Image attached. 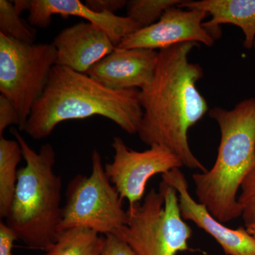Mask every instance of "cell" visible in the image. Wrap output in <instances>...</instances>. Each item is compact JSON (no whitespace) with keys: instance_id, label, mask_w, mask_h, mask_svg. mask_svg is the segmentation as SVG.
Segmentation results:
<instances>
[{"instance_id":"obj_1","label":"cell","mask_w":255,"mask_h":255,"mask_svg":"<svg viewBox=\"0 0 255 255\" xmlns=\"http://www.w3.org/2000/svg\"><path fill=\"white\" fill-rule=\"evenodd\" d=\"M199 43L186 42L159 50L155 75L149 86L140 90L143 117L137 134L148 145L164 146L191 169L207 172L191 151L189 128L209 112V106L196 87L203 78L200 65L188 60Z\"/></svg>"},{"instance_id":"obj_2","label":"cell","mask_w":255,"mask_h":255,"mask_svg":"<svg viewBox=\"0 0 255 255\" xmlns=\"http://www.w3.org/2000/svg\"><path fill=\"white\" fill-rule=\"evenodd\" d=\"M139 95V90H111L87 74L55 65L22 131L41 140L65 121L101 116L133 135L143 117Z\"/></svg>"},{"instance_id":"obj_3","label":"cell","mask_w":255,"mask_h":255,"mask_svg":"<svg viewBox=\"0 0 255 255\" xmlns=\"http://www.w3.org/2000/svg\"><path fill=\"white\" fill-rule=\"evenodd\" d=\"M221 130V142L212 168L192 175L198 201L222 223L243 214L238 192L255 165V98L231 110L216 107L209 112Z\"/></svg>"},{"instance_id":"obj_4","label":"cell","mask_w":255,"mask_h":255,"mask_svg":"<svg viewBox=\"0 0 255 255\" xmlns=\"http://www.w3.org/2000/svg\"><path fill=\"white\" fill-rule=\"evenodd\" d=\"M26 164L18 170L17 184L6 224L28 248L46 252L54 245L61 230L62 179L55 173L56 153L51 144L31 148L16 128Z\"/></svg>"},{"instance_id":"obj_5","label":"cell","mask_w":255,"mask_h":255,"mask_svg":"<svg viewBox=\"0 0 255 255\" xmlns=\"http://www.w3.org/2000/svg\"><path fill=\"white\" fill-rule=\"evenodd\" d=\"M127 222L116 233L137 255H177L190 251L192 230L182 219L177 191L164 182L143 202L129 206Z\"/></svg>"},{"instance_id":"obj_6","label":"cell","mask_w":255,"mask_h":255,"mask_svg":"<svg viewBox=\"0 0 255 255\" xmlns=\"http://www.w3.org/2000/svg\"><path fill=\"white\" fill-rule=\"evenodd\" d=\"M91 158L90 175L78 174L68 184L60 230L86 228L115 235L127 222L123 199L105 173L100 152L93 150Z\"/></svg>"},{"instance_id":"obj_7","label":"cell","mask_w":255,"mask_h":255,"mask_svg":"<svg viewBox=\"0 0 255 255\" xmlns=\"http://www.w3.org/2000/svg\"><path fill=\"white\" fill-rule=\"evenodd\" d=\"M53 43H26L0 33V92L17 111L22 131L56 65Z\"/></svg>"},{"instance_id":"obj_8","label":"cell","mask_w":255,"mask_h":255,"mask_svg":"<svg viewBox=\"0 0 255 255\" xmlns=\"http://www.w3.org/2000/svg\"><path fill=\"white\" fill-rule=\"evenodd\" d=\"M113 161L105 166V173L122 199L129 206L141 202L147 183L156 174L181 168L180 159L165 147L152 145L148 150L129 148L122 137H114Z\"/></svg>"},{"instance_id":"obj_9","label":"cell","mask_w":255,"mask_h":255,"mask_svg":"<svg viewBox=\"0 0 255 255\" xmlns=\"http://www.w3.org/2000/svg\"><path fill=\"white\" fill-rule=\"evenodd\" d=\"M207 16V13L202 10L182 9L178 5L171 6L158 21L129 35L116 48H145L159 51L186 42L211 47L214 44V38L203 26Z\"/></svg>"},{"instance_id":"obj_10","label":"cell","mask_w":255,"mask_h":255,"mask_svg":"<svg viewBox=\"0 0 255 255\" xmlns=\"http://www.w3.org/2000/svg\"><path fill=\"white\" fill-rule=\"evenodd\" d=\"M162 182L177 191L179 208L184 221H191L214 238L226 255H255V238L240 227L231 229L215 219L205 205L190 195L189 184L180 168L162 174Z\"/></svg>"},{"instance_id":"obj_11","label":"cell","mask_w":255,"mask_h":255,"mask_svg":"<svg viewBox=\"0 0 255 255\" xmlns=\"http://www.w3.org/2000/svg\"><path fill=\"white\" fill-rule=\"evenodd\" d=\"M159 51L145 48H115L87 74L113 90H142L152 81Z\"/></svg>"},{"instance_id":"obj_12","label":"cell","mask_w":255,"mask_h":255,"mask_svg":"<svg viewBox=\"0 0 255 255\" xmlns=\"http://www.w3.org/2000/svg\"><path fill=\"white\" fill-rule=\"evenodd\" d=\"M30 2L28 21L32 26L48 27L53 15H60L63 18L78 16L107 33L116 47L129 35L142 28L128 16L96 12L80 0H30Z\"/></svg>"},{"instance_id":"obj_13","label":"cell","mask_w":255,"mask_h":255,"mask_svg":"<svg viewBox=\"0 0 255 255\" xmlns=\"http://www.w3.org/2000/svg\"><path fill=\"white\" fill-rule=\"evenodd\" d=\"M52 43L57 50L56 65L85 74L116 48L107 33L84 21L63 29Z\"/></svg>"},{"instance_id":"obj_14","label":"cell","mask_w":255,"mask_h":255,"mask_svg":"<svg viewBox=\"0 0 255 255\" xmlns=\"http://www.w3.org/2000/svg\"><path fill=\"white\" fill-rule=\"evenodd\" d=\"M178 6L186 9H200L211 16L203 26L217 39L221 26L231 23L238 26L245 35L243 46L251 50L255 44V0H201L184 1Z\"/></svg>"},{"instance_id":"obj_15","label":"cell","mask_w":255,"mask_h":255,"mask_svg":"<svg viewBox=\"0 0 255 255\" xmlns=\"http://www.w3.org/2000/svg\"><path fill=\"white\" fill-rule=\"evenodd\" d=\"M23 157L16 140L0 136V217L6 219L12 204L16 184L17 166Z\"/></svg>"},{"instance_id":"obj_16","label":"cell","mask_w":255,"mask_h":255,"mask_svg":"<svg viewBox=\"0 0 255 255\" xmlns=\"http://www.w3.org/2000/svg\"><path fill=\"white\" fill-rule=\"evenodd\" d=\"M105 236L86 228L60 232L53 246L41 255H102Z\"/></svg>"},{"instance_id":"obj_17","label":"cell","mask_w":255,"mask_h":255,"mask_svg":"<svg viewBox=\"0 0 255 255\" xmlns=\"http://www.w3.org/2000/svg\"><path fill=\"white\" fill-rule=\"evenodd\" d=\"M184 0H130L128 1V17L147 27L158 21L164 11L171 6H177Z\"/></svg>"},{"instance_id":"obj_18","label":"cell","mask_w":255,"mask_h":255,"mask_svg":"<svg viewBox=\"0 0 255 255\" xmlns=\"http://www.w3.org/2000/svg\"><path fill=\"white\" fill-rule=\"evenodd\" d=\"M0 33L16 41L34 43L36 31L26 26L14 4L7 0H0Z\"/></svg>"},{"instance_id":"obj_19","label":"cell","mask_w":255,"mask_h":255,"mask_svg":"<svg viewBox=\"0 0 255 255\" xmlns=\"http://www.w3.org/2000/svg\"><path fill=\"white\" fill-rule=\"evenodd\" d=\"M238 201L243 210L242 218L246 225L255 222V165L247 174L241 186Z\"/></svg>"},{"instance_id":"obj_20","label":"cell","mask_w":255,"mask_h":255,"mask_svg":"<svg viewBox=\"0 0 255 255\" xmlns=\"http://www.w3.org/2000/svg\"><path fill=\"white\" fill-rule=\"evenodd\" d=\"M11 125L21 126L17 111L4 96L0 95V136H2L5 129Z\"/></svg>"},{"instance_id":"obj_21","label":"cell","mask_w":255,"mask_h":255,"mask_svg":"<svg viewBox=\"0 0 255 255\" xmlns=\"http://www.w3.org/2000/svg\"><path fill=\"white\" fill-rule=\"evenodd\" d=\"M102 255H137L126 242L116 235L105 236Z\"/></svg>"},{"instance_id":"obj_22","label":"cell","mask_w":255,"mask_h":255,"mask_svg":"<svg viewBox=\"0 0 255 255\" xmlns=\"http://www.w3.org/2000/svg\"><path fill=\"white\" fill-rule=\"evenodd\" d=\"M127 0H86L87 7L96 12L114 13L127 6Z\"/></svg>"},{"instance_id":"obj_23","label":"cell","mask_w":255,"mask_h":255,"mask_svg":"<svg viewBox=\"0 0 255 255\" xmlns=\"http://www.w3.org/2000/svg\"><path fill=\"white\" fill-rule=\"evenodd\" d=\"M17 236L14 231L1 221L0 222V255H14L13 247L14 242L17 241Z\"/></svg>"},{"instance_id":"obj_24","label":"cell","mask_w":255,"mask_h":255,"mask_svg":"<svg viewBox=\"0 0 255 255\" xmlns=\"http://www.w3.org/2000/svg\"><path fill=\"white\" fill-rule=\"evenodd\" d=\"M15 9L18 14L21 15L25 10L29 11L30 6H31V2L30 0H15L13 1Z\"/></svg>"},{"instance_id":"obj_25","label":"cell","mask_w":255,"mask_h":255,"mask_svg":"<svg viewBox=\"0 0 255 255\" xmlns=\"http://www.w3.org/2000/svg\"><path fill=\"white\" fill-rule=\"evenodd\" d=\"M247 231L253 237L255 238V222L252 223L251 224L246 225Z\"/></svg>"}]
</instances>
